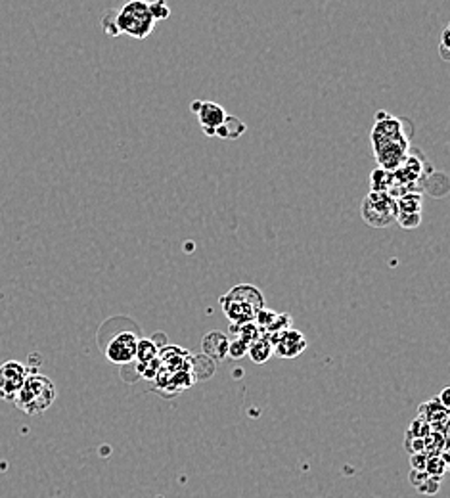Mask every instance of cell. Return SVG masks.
I'll use <instances>...</instances> for the list:
<instances>
[{
	"label": "cell",
	"mask_w": 450,
	"mask_h": 498,
	"mask_svg": "<svg viewBox=\"0 0 450 498\" xmlns=\"http://www.w3.org/2000/svg\"><path fill=\"white\" fill-rule=\"evenodd\" d=\"M255 322L263 332V336H276L280 332L291 328V317L286 314V312H272L269 311L266 307L259 311V314L255 317Z\"/></svg>",
	"instance_id": "obj_10"
},
{
	"label": "cell",
	"mask_w": 450,
	"mask_h": 498,
	"mask_svg": "<svg viewBox=\"0 0 450 498\" xmlns=\"http://www.w3.org/2000/svg\"><path fill=\"white\" fill-rule=\"evenodd\" d=\"M100 25L102 29L106 31V35L109 36H119V27H117V10H106L100 19Z\"/></svg>",
	"instance_id": "obj_19"
},
{
	"label": "cell",
	"mask_w": 450,
	"mask_h": 498,
	"mask_svg": "<svg viewBox=\"0 0 450 498\" xmlns=\"http://www.w3.org/2000/svg\"><path fill=\"white\" fill-rule=\"evenodd\" d=\"M246 131H247V126L244 121L234 117V115L226 114V117H224V121L221 123V126L216 129L215 136L222 140H236V139H240L241 134H244Z\"/></svg>",
	"instance_id": "obj_12"
},
{
	"label": "cell",
	"mask_w": 450,
	"mask_h": 498,
	"mask_svg": "<svg viewBox=\"0 0 450 498\" xmlns=\"http://www.w3.org/2000/svg\"><path fill=\"white\" fill-rule=\"evenodd\" d=\"M136 343H139V336L134 332H119L106 345V357L109 362L119 364V367L129 364L136 357Z\"/></svg>",
	"instance_id": "obj_6"
},
{
	"label": "cell",
	"mask_w": 450,
	"mask_h": 498,
	"mask_svg": "<svg viewBox=\"0 0 450 498\" xmlns=\"http://www.w3.org/2000/svg\"><path fill=\"white\" fill-rule=\"evenodd\" d=\"M157 354H159V347H157V343L154 339H144V337L139 339V343H136V357H134V360H139V367H144V364H148L151 360H156Z\"/></svg>",
	"instance_id": "obj_15"
},
{
	"label": "cell",
	"mask_w": 450,
	"mask_h": 498,
	"mask_svg": "<svg viewBox=\"0 0 450 498\" xmlns=\"http://www.w3.org/2000/svg\"><path fill=\"white\" fill-rule=\"evenodd\" d=\"M229 342L230 339L222 332H209V334H205L204 342H201L204 354H207L213 360H222L229 354Z\"/></svg>",
	"instance_id": "obj_11"
},
{
	"label": "cell",
	"mask_w": 450,
	"mask_h": 498,
	"mask_svg": "<svg viewBox=\"0 0 450 498\" xmlns=\"http://www.w3.org/2000/svg\"><path fill=\"white\" fill-rule=\"evenodd\" d=\"M426 452H414V454H412V469H426Z\"/></svg>",
	"instance_id": "obj_25"
},
{
	"label": "cell",
	"mask_w": 450,
	"mask_h": 498,
	"mask_svg": "<svg viewBox=\"0 0 450 498\" xmlns=\"http://www.w3.org/2000/svg\"><path fill=\"white\" fill-rule=\"evenodd\" d=\"M156 19L151 16L146 0H129L125 6L117 10V27L121 35H129L136 41H144L151 35L156 27Z\"/></svg>",
	"instance_id": "obj_3"
},
{
	"label": "cell",
	"mask_w": 450,
	"mask_h": 498,
	"mask_svg": "<svg viewBox=\"0 0 450 498\" xmlns=\"http://www.w3.org/2000/svg\"><path fill=\"white\" fill-rule=\"evenodd\" d=\"M391 184H393V173L391 171H385L381 167L374 169L372 174H370L372 192H389Z\"/></svg>",
	"instance_id": "obj_16"
},
{
	"label": "cell",
	"mask_w": 450,
	"mask_h": 498,
	"mask_svg": "<svg viewBox=\"0 0 450 498\" xmlns=\"http://www.w3.org/2000/svg\"><path fill=\"white\" fill-rule=\"evenodd\" d=\"M148 6H150V12L156 21L169 19V16H171V8H169L167 0H154V2H148Z\"/></svg>",
	"instance_id": "obj_20"
},
{
	"label": "cell",
	"mask_w": 450,
	"mask_h": 498,
	"mask_svg": "<svg viewBox=\"0 0 450 498\" xmlns=\"http://www.w3.org/2000/svg\"><path fill=\"white\" fill-rule=\"evenodd\" d=\"M221 307L232 324H244L255 320L259 311L264 309V297L255 286L241 284L230 289L226 295H222Z\"/></svg>",
	"instance_id": "obj_2"
},
{
	"label": "cell",
	"mask_w": 450,
	"mask_h": 498,
	"mask_svg": "<svg viewBox=\"0 0 450 498\" xmlns=\"http://www.w3.org/2000/svg\"><path fill=\"white\" fill-rule=\"evenodd\" d=\"M190 374H192L194 382L196 379L211 378L215 374V360L209 359L207 354L190 357Z\"/></svg>",
	"instance_id": "obj_14"
},
{
	"label": "cell",
	"mask_w": 450,
	"mask_h": 498,
	"mask_svg": "<svg viewBox=\"0 0 450 498\" xmlns=\"http://www.w3.org/2000/svg\"><path fill=\"white\" fill-rule=\"evenodd\" d=\"M247 349H249V343L241 337H234L232 342H229V354L226 357H232V359H241L246 357Z\"/></svg>",
	"instance_id": "obj_22"
},
{
	"label": "cell",
	"mask_w": 450,
	"mask_h": 498,
	"mask_svg": "<svg viewBox=\"0 0 450 498\" xmlns=\"http://www.w3.org/2000/svg\"><path fill=\"white\" fill-rule=\"evenodd\" d=\"M449 35H450V27L446 25L443 29V35H441V46H439V50H441V58H443L444 61L450 60V54H449Z\"/></svg>",
	"instance_id": "obj_24"
},
{
	"label": "cell",
	"mask_w": 450,
	"mask_h": 498,
	"mask_svg": "<svg viewBox=\"0 0 450 498\" xmlns=\"http://www.w3.org/2000/svg\"><path fill=\"white\" fill-rule=\"evenodd\" d=\"M446 468H449V462H446L443 457H439V454L427 457V462H426L427 475H431V477H435V479H443V475L446 474Z\"/></svg>",
	"instance_id": "obj_18"
},
{
	"label": "cell",
	"mask_w": 450,
	"mask_h": 498,
	"mask_svg": "<svg viewBox=\"0 0 450 498\" xmlns=\"http://www.w3.org/2000/svg\"><path fill=\"white\" fill-rule=\"evenodd\" d=\"M449 393H450L449 389H444L443 395H441V399H439V401H441V404H443V407H446V409H449Z\"/></svg>",
	"instance_id": "obj_26"
},
{
	"label": "cell",
	"mask_w": 450,
	"mask_h": 498,
	"mask_svg": "<svg viewBox=\"0 0 450 498\" xmlns=\"http://www.w3.org/2000/svg\"><path fill=\"white\" fill-rule=\"evenodd\" d=\"M374 156H376V161H378V167L385 169V171H395L404 163V159L409 157V139H399V140H387V142H381V144L372 146Z\"/></svg>",
	"instance_id": "obj_5"
},
{
	"label": "cell",
	"mask_w": 450,
	"mask_h": 498,
	"mask_svg": "<svg viewBox=\"0 0 450 498\" xmlns=\"http://www.w3.org/2000/svg\"><path fill=\"white\" fill-rule=\"evenodd\" d=\"M360 215L374 229H387L396 221V199L389 192L370 190L360 205Z\"/></svg>",
	"instance_id": "obj_4"
},
{
	"label": "cell",
	"mask_w": 450,
	"mask_h": 498,
	"mask_svg": "<svg viewBox=\"0 0 450 498\" xmlns=\"http://www.w3.org/2000/svg\"><path fill=\"white\" fill-rule=\"evenodd\" d=\"M269 339L272 342L274 354L282 357V359H295V357H299L306 349L305 336L301 332L291 330V328L280 332L276 336H270Z\"/></svg>",
	"instance_id": "obj_8"
},
{
	"label": "cell",
	"mask_w": 450,
	"mask_h": 498,
	"mask_svg": "<svg viewBox=\"0 0 450 498\" xmlns=\"http://www.w3.org/2000/svg\"><path fill=\"white\" fill-rule=\"evenodd\" d=\"M56 401L54 382L42 374H27L24 385L19 387L18 395L14 399V404L21 412L29 416H36L46 412Z\"/></svg>",
	"instance_id": "obj_1"
},
{
	"label": "cell",
	"mask_w": 450,
	"mask_h": 498,
	"mask_svg": "<svg viewBox=\"0 0 450 498\" xmlns=\"http://www.w3.org/2000/svg\"><path fill=\"white\" fill-rule=\"evenodd\" d=\"M192 111L198 115L199 125H201V131L207 134V136H215L216 129L221 126V123L226 117V111L222 106L215 102H204V100H196L192 102Z\"/></svg>",
	"instance_id": "obj_9"
},
{
	"label": "cell",
	"mask_w": 450,
	"mask_h": 498,
	"mask_svg": "<svg viewBox=\"0 0 450 498\" xmlns=\"http://www.w3.org/2000/svg\"><path fill=\"white\" fill-rule=\"evenodd\" d=\"M395 222H399L402 229L414 230V229H418V226H420L421 213H399V215H396V221Z\"/></svg>",
	"instance_id": "obj_21"
},
{
	"label": "cell",
	"mask_w": 450,
	"mask_h": 498,
	"mask_svg": "<svg viewBox=\"0 0 450 498\" xmlns=\"http://www.w3.org/2000/svg\"><path fill=\"white\" fill-rule=\"evenodd\" d=\"M439 487H441V479H435V477L429 475V477H427L424 483H420V485L416 487V489H418L421 494H429V497H431V494H437Z\"/></svg>",
	"instance_id": "obj_23"
},
{
	"label": "cell",
	"mask_w": 450,
	"mask_h": 498,
	"mask_svg": "<svg viewBox=\"0 0 450 498\" xmlns=\"http://www.w3.org/2000/svg\"><path fill=\"white\" fill-rule=\"evenodd\" d=\"M232 332H236V337H241V339H246L247 343L255 342L257 337L263 336V332H261V328H259L255 320L244 322V324H232Z\"/></svg>",
	"instance_id": "obj_17"
},
{
	"label": "cell",
	"mask_w": 450,
	"mask_h": 498,
	"mask_svg": "<svg viewBox=\"0 0 450 498\" xmlns=\"http://www.w3.org/2000/svg\"><path fill=\"white\" fill-rule=\"evenodd\" d=\"M272 354H274L272 342L266 336L257 337L255 342L249 343V349H247V357H251L253 362H257V364H264Z\"/></svg>",
	"instance_id": "obj_13"
},
{
	"label": "cell",
	"mask_w": 450,
	"mask_h": 498,
	"mask_svg": "<svg viewBox=\"0 0 450 498\" xmlns=\"http://www.w3.org/2000/svg\"><path fill=\"white\" fill-rule=\"evenodd\" d=\"M27 367H24L18 360H8L0 367V399L14 401L18 395L19 387L24 385L27 378Z\"/></svg>",
	"instance_id": "obj_7"
}]
</instances>
